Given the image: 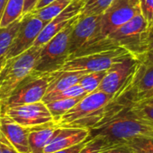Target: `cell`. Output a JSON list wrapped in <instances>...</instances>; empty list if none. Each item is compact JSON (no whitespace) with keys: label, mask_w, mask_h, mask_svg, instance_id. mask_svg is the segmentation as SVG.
Instances as JSON below:
<instances>
[{"label":"cell","mask_w":153,"mask_h":153,"mask_svg":"<svg viewBox=\"0 0 153 153\" xmlns=\"http://www.w3.org/2000/svg\"><path fill=\"white\" fill-rule=\"evenodd\" d=\"M106 71L102 72H95L84 74L79 80V85L84 89L87 94L92 93L98 90L99 85L106 74Z\"/></svg>","instance_id":"23"},{"label":"cell","mask_w":153,"mask_h":153,"mask_svg":"<svg viewBox=\"0 0 153 153\" xmlns=\"http://www.w3.org/2000/svg\"><path fill=\"white\" fill-rule=\"evenodd\" d=\"M114 0H86L80 17L90 15H102Z\"/></svg>","instance_id":"22"},{"label":"cell","mask_w":153,"mask_h":153,"mask_svg":"<svg viewBox=\"0 0 153 153\" xmlns=\"http://www.w3.org/2000/svg\"><path fill=\"white\" fill-rule=\"evenodd\" d=\"M1 115H2V105L0 103V119H1Z\"/></svg>","instance_id":"37"},{"label":"cell","mask_w":153,"mask_h":153,"mask_svg":"<svg viewBox=\"0 0 153 153\" xmlns=\"http://www.w3.org/2000/svg\"><path fill=\"white\" fill-rule=\"evenodd\" d=\"M120 145L122 144H117L100 137H93L87 139L85 145L78 153H106Z\"/></svg>","instance_id":"21"},{"label":"cell","mask_w":153,"mask_h":153,"mask_svg":"<svg viewBox=\"0 0 153 153\" xmlns=\"http://www.w3.org/2000/svg\"><path fill=\"white\" fill-rule=\"evenodd\" d=\"M148 44L150 48V51L153 49V23L150 24L149 31H148Z\"/></svg>","instance_id":"32"},{"label":"cell","mask_w":153,"mask_h":153,"mask_svg":"<svg viewBox=\"0 0 153 153\" xmlns=\"http://www.w3.org/2000/svg\"><path fill=\"white\" fill-rule=\"evenodd\" d=\"M45 25V22L31 13L22 15L20 26L7 53V59L14 57L32 48Z\"/></svg>","instance_id":"8"},{"label":"cell","mask_w":153,"mask_h":153,"mask_svg":"<svg viewBox=\"0 0 153 153\" xmlns=\"http://www.w3.org/2000/svg\"><path fill=\"white\" fill-rule=\"evenodd\" d=\"M100 22L101 15L79 16L69 37V56L96 40L99 35Z\"/></svg>","instance_id":"11"},{"label":"cell","mask_w":153,"mask_h":153,"mask_svg":"<svg viewBox=\"0 0 153 153\" xmlns=\"http://www.w3.org/2000/svg\"><path fill=\"white\" fill-rule=\"evenodd\" d=\"M133 153H153V139H133L124 143Z\"/></svg>","instance_id":"26"},{"label":"cell","mask_w":153,"mask_h":153,"mask_svg":"<svg viewBox=\"0 0 153 153\" xmlns=\"http://www.w3.org/2000/svg\"><path fill=\"white\" fill-rule=\"evenodd\" d=\"M137 104H143V105H150V106H153V98L149 99V100H145L142 101H139V102H134Z\"/></svg>","instance_id":"36"},{"label":"cell","mask_w":153,"mask_h":153,"mask_svg":"<svg viewBox=\"0 0 153 153\" xmlns=\"http://www.w3.org/2000/svg\"><path fill=\"white\" fill-rule=\"evenodd\" d=\"M87 95V92L84 91V89L79 85V83H77L70 88L62 91L60 92L52 94V95H48L44 96L42 98V102L43 103H48L53 100H64V99H74V98H79V97H85Z\"/></svg>","instance_id":"24"},{"label":"cell","mask_w":153,"mask_h":153,"mask_svg":"<svg viewBox=\"0 0 153 153\" xmlns=\"http://www.w3.org/2000/svg\"><path fill=\"white\" fill-rule=\"evenodd\" d=\"M85 1H86V0H85Z\"/></svg>","instance_id":"40"},{"label":"cell","mask_w":153,"mask_h":153,"mask_svg":"<svg viewBox=\"0 0 153 153\" xmlns=\"http://www.w3.org/2000/svg\"><path fill=\"white\" fill-rule=\"evenodd\" d=\"M50 82V73H36L33 71L21 82L11 97L2 106V109L41 101Z\"/></svg>","instance_id":"6"},{"label":"cell","mask_w":153,"mask_h":153,"mask_svg":"<svg viewBox=\"0 0 153 153\" xmlns=\"http://www.w3.org/2000/svg\"><path fill=\"white\" fill-rule=\"evenodd\" d=\"M0 153H3L2 152V151H1V149H0Z\"/></svg>","instance_id":"39"},{"label":"cell","mask_w":153,"mask_h":153,"mask_svg":"<svg viewBox=\"0 0 153 153\" xmlns=\"http://www.w3.org/2000/svg\"><path fill=\"white\" fill-rule=\"evenodd\" d=\"M85 4V0H75L73 1L66 9H64L60 13L55 16L50 22H49L39 36L37 37L33 46L41 47L51 39L55 35L64 30L72 20L78 14H80L83 6Z\"/></svg>","instance_id":"12"},{"label":"cell","mask_w":153,"mask_h":153,"mask_svg":"<svg viewBox=\"0 0 153 153\" xmlns=\"http://www.w3.org/2000/svg\"><path fill=\"white\" fill-rule=\"evenodd\" d=\"M137 14H140L139 0H114L101 15L99 35L92 43L106 38Z\"/></svg>","instance_id":"7"},{"label":"cell","mask_w":153,"mask_h":153,"mask_svg":"<svg viewBox=\"0 0 153 153\" xmlns=\"http://www.w3.org/2000/svg\"><path fill=\"white\" fill-rule=\"evenodd\" d=\"M87 141V140H86L85 142H83V143H79L78 145H75V146H73L71 148H69V149H66V150H62V151H58V152H55L52 153H78L80 152V150L83 148V146L85 145Z\"/></svg>","instance_id":"30"},{"label":"cell","mask_w":153,"mask_h":153,"mask_svg":"<svg viewBox=\"0 0 153 153\" xmlns=\"http://www.w3.org/2000/svg\"><path fill=\"white\" fill-rule=\"evenodd\" d=\"M142 57L133 56L113 65L106 71L98 91L114 96L133 74Z\"/></svg>","instance_id":"10"},{"label":"cell","mask_w":153,"mask_h":153,"mask_svg":"<svg viewBox=\"0 0 153 153\" xmlns=\"http://www.w3.org/2000/svg\"><path fill=\"white\" fill-rule=\"evenodd\" d=\"M0 149L3 153H18L9 143L5 135L0 132Z\"/></svg>","instance_id":"28"},{"label":"cell","mask_w":153,"mask_h":153,"mask_svg":"<svg viewBox=\"0 0 153 153\" xmlns=\"http://www.w3.org/2000/svg\"><path fill=\"white\" fill-rule=\"evenodd\" d=\"M151 54H152V55H153V49H152V50H151Z\"/></svg>","instance_id":"38"},{"label":"cell","mask_w":153,"mask_h":153,"mask_svg":"<svg viewBox=\"0 0 153 153\" xmlns=\"http://www.w3.org/2000/svg\"><path fill=\"white\" fill-rule=\"evenodd\" d=\"M151 98H153V89L151 91L146 92L145 94L142 95L141 97H139L138 99H136V100H135L134 101H133V102H139V101H142V100H149V99H151Z\"/></svg>","instance_id":"33"},{"label":"cell","mask_w":153,"mask_h":153,"mask_svg":"<svg viewBox=\"0 0 153 153\" xmlns=\"http://www.w3.org/2000/svg\"><path fill=\"white\" fill-rule=\"evenodd\" d=\"M79 14L60 32L55 35L51 39L41 48L40 56L34 72L51 73L59 70L69 56V37L74 24L78 20Z\"/></svg>","instance_id":"5"},{"label":"cell","mask_w":153,"mask_h":153,"mask_svg":"<svg viewBox=\"0 0 153 153\" xmlns=\"http://www.w3.org/2000/svg\"><path fill=\"white\" fill-rule=\"evenodd\" d=\"M73 1L75 0H53L41 9L32 11L31 13L47 24L55 16L66 9Z\"/></svg>","instance_id":"18"},{"label":"cell","mask_w":153,"mask_h":153,"mask_svg":"<svg viewBox=\"0 0 153 153\" xmlns=\"http://www.w3.org/2000/svg\"><path fill=\"white\" fill-rule=\"evenodd\" d=\"M141 15L150 24L153 23V0H139Z\"/></svg>","instance_id":"27"},{"label":"cell","mask_w":153,"mask_h":153,"mask_svg":"<svg viewBox=\"0 0 153 153\" xmlns=\"http://www.w3.org/2000/svg\"><path fill=\"white\" fill-rule=\"evenodd\" d=\"M41 48L32 46L23 53L5 60L0 70V103L2 106L21 82L33 72Z\"/></svg>","instance_id":"2"},{"label":"cell","mask_w":153,"mask_h":153,"mask_svg":"<svg viewBox=\"0 0 153 153\" xmlns=\"http://www.w3.org/2000/svg\"><path fill=\"white\" fill-rule=\"evenodd\" d=\"M2 113L26 128H32L53 122V118L42 101L2 109Z\"/></svg>","instance_id":"9"},{"label":"cell","mask_w":153,"mask_h":153,"mask_svg":"<svg viewBox=\"0 0 153 153\" xmlns=\"http://www.w3.org/2000/svg\"><path fill=\"white\" fill-rule=\"evenodd\" d=\"M127 111L133 116L153 121V106L137 104L131 101L127 105Z\"/></svg>","instance_id":"25"},{"label":"cell","mask_w":153,"mask_h":153,"mask_svg":"<svg viewBox=\"0 0 153 153\" xmlns=\"http://www.w3.org/2000/svg\"><path fill=\"white\" fill-rule=\"evenodd\" d=\"M60 129V127L54 122L31 128L28 138L31 153H43L45 146L58 134Z\"/></svg>","instance_id":"15"},{"label":"cell","mask_w":153,"mask_h":153,"mask_svg":"<svg viewBox=\"0 0 153 153\" xmlns=\"http://www.w3.org/2000/svg\"><path fill=\"white\" fill-rule=\"evenodd\" d=\"M106 153H133V152L126 145L124 144V145H120V146H117V147L110 150Z\"/></svg>","instance_id":"31"},{"label":"cell","mask_w":153,"mask_h":153,"mask_svg":"<svg viewBox=\"0 0 153 153\" xmlns=\"http://www.w3.org/2000/svg\"><path fill=\"white\" fill-rule=\"evenodd\" d=\"M89 137V131L83 128H60L45 146L43 153H52L78 145Z\"/></svg>","instance_id":"14"},{"label":"cell","mask_w":153,"mask_h":153,"mask_svg":"<svg viewBox=\"0 0 153 153\" xmlns=\"http://www.w3.org/2000/svg\"><path fill=\"white\" fill-rule=\"evenodd\" d=\"M150 23L140 14L106 37L114 48H123L137 57L150 52L148 31Z\"/></svg>","instance_id":"3"},{"label":"cell","mask_w":153,"mask_h":153,"mask_svg":"<svg viewBox=\"0 0 153 153\" xmlns=\"http://www.w3.org/2000/svg\"><path fill=\"white\" fill-rule=\"evenodd\" d=\"M133 56V54L123 48L95 51L68 59L57 71L82 72L85 74L107 71L115 64Z\"/></svg>","instance_id":"4"},{"label":"cell","mask_w":153,"mask_h":153,"mask_svg":"<svg viewBox=\"0 0 153 153\" xmlns=\"http://www.w3.org/2000/svg\"><path fill=\"white\" fill-rule=\"evenodd\" d=\"M24 0H7L3 16L0 22V28H5L15 22L23 15Z\"/></svg>","instance_id":"19"},{"label":"cell","mask_w":153,"mask_h":153,"mask_svg":"<svg viewBox=\"0 0 153 153\" xmlns=\"http://www.w3.org/2000/svg\"><path fill=\"white\" fill-rule=\"evenodd\" d=\"M83 97L58 100L46 103V106L53 118V122H57L62 116H64L69 110H70Z\"/></svg>","instance_id":"20"},{"label":"cell","mask_w":153,"mask_h":153,"mask_svg":"<svg viewBox=\"0 0 153 153\" xmlns=\"http://www.w3.org/2000/svg\"><path fill=\"white\" fill-rule=\"evenodd\" d=\"M6 1L7 0H0V22H1L2 16H3V13H4V10H5Z\"/></svg>","instance_id":"35"},{"label":"cell","mask_w":153,"mask_h":153,"mask_svg":"<svg viewBox=\"0 0 153 153\" xmlns=\"http://www.w3.org/2000/svg\"><path fill=\"white\" fill-rule=\"evenodd\" d=\"M84 74H86L82 72H63V71L51 72L50 82L49 83L45 96L60 92L78 83L79 80Z\"/></svg>","instance_id":"16"},{"label":"cell","mask_w":153,"mask_h":153,"mask_svg":"<svg viewBox=\"0 0 153 153\" xmlns=\"http://www.w3.org/2000/svg\"><path fill=\"white\" fill-rule=\"evenodd\" d=\"M39 0H24V5H23V15L28 13H31L34 10L37 3Z\"/></svg>","instance_id":"29"},{"label":"cell","mask_w":153,"mask_h":153,"mask_svg":"<svg viewBox=\"0 0 153 153\" xmlns=\"http://www.w3.org/2000/svg\"><path fill=\"white\" fill-rule=\"evenodd\" d=\"M30 129L31 128L20 126L9 117L2 113L0 119V132L18 153H31L28 139Z\"/></svg>","instance_id":"13"},{"label":"cell","mask_w":153,"mask_h":153,"mask_svg":"<svg viewBox=\"0 0 153 153\" xmlns=\"http://www.w3.org/2000/svg\"><path fill=\"white\" fill-rule=\"evenodd\" d=\"M52 1H53V0H39L38 3H37V4H36V6H35V8H34V10L41 9V8L46 6L48 4H50V3L52 2Z\"/></svg>","instance_id":"34"},{"label":"cell","mask_w":153,"mask_h":153,"mask_svg":"<svg viewBox=\"0 0 153 153\" xmlns=\"http://www.w3.org/2000/svg\"><path fill=\"white\" fill-rule=\"evenodd\" d=\"M22 16L5 28H0V70L7 59V53L20 26Z\"/></svg>","instance_id":"17"},{"label":"cell","mask_w":153,"mask_h":153,"mask_svg":"<svg viewBox=\"0 0 153 153\" xmlns=\"http://www.w3.org/2000/svg\"><path fill=\"white\" fill-rule=\"evenodd\" d=\"M113 96L96 91L83 97L55 124L60 128H83L89 131L102 117L103 110Z\"/></svg>","instance_id":"1"}]
</instances>
